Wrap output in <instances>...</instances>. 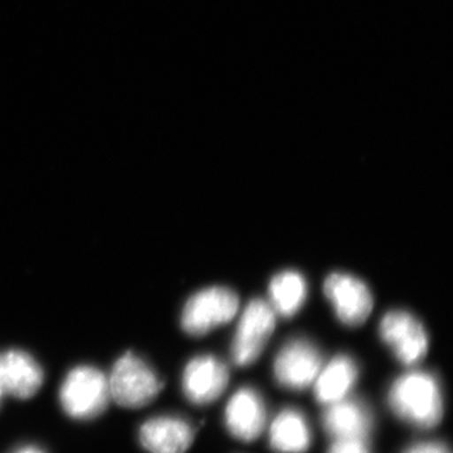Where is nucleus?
Masks as SVG:
<instances>
[{
	"label": "nucleus",
	"mask_w": 453,
	"mask_h": 453,
	"mask_svg": "<svg viewBox=\"0 0 453 453\" xmlns=\"http://www.w3.org/2000/svg\"><path fill=\"white\" fill-rule=\"evenodd\" d=\"M388 403L398 418L417 428H434L442 419L440 384L428 372H411L393 381Z\"/></svg>",
	"instance_id": "nucleus-1"
},
{
	"label": "nucleus",
	"mask_w": 453,
	"mask_h": 453,
	"mask_svg": "<svg viewBox=\"0 0 453 453\" xmlns=\"http://www.w3.org/2000/svg\"><path fill=\"white\" fill-rule=\"evenodd\" d=\"M110 398L109 380L100 369L91 365L73 368L65 375L59 389L62 410L77 421H89L101 416Z\"/></svg>",
	"instance_id": "nucleus-2"
},
{
	"label": "nucleus",
	"mask_w": 453,
	"mask_h": 453,
	"mask_svg": "<svg viewBox=\"0 0 453 453\" xmlns=\"http://www.w3.org/2000/svg\"><path fill=\"white\" fill-rule=\"evenodd\" d=\"M109 380L110 396L125 408H142L154 401L164 381L145 360L129 353L119 357Z\"/></svg>",
	"instance_id": "nucleus-3"
},
{
	"label": "nucleus",
	"mask_w": 453,
	"mask_h": 453,
	"mask_svg": "<svg viewBox=\"0 0 453 453\" xmlns=\"http://www.w3.org/2000/svg\"><path fill=\"white\" fill-rule=\"evenodd\" d=\"M240 300L231 288H208L196 292L181 314V327L193 336L205 335L214 327L229 323L237 315Z\"/></svg>",
	"instance_id": "nucleus-4"
},
{
	"label": "nucleus",
	"mask_w": 453,
	"mask_h": 453,
	"mask_svg": "<svg viewBox=\"0 0 453 453\" xmlns=\"http://www.w3.org/2000/svg\"><path fill=\"white\" fill-rule=\"evenodd\" d=\"M276 326V312L266 301H250L235 332L232 359L238 366L251 365L266 347Z\"/></svg>",
	"instance_id": "nucleus-5"
},
{
	"label": "nucleus",
	"mask_w": 453,
	"mask_h": 453,
	"mask_svg": "<svg viewBox=\"0 0 453 453\" xmlns=\"http://www.w3.org/2000/svg\"><path fill=\"white\" fill-rule=\"evenodd\" d=\"M380 334L399 362L414 365L427 356L428 338L423 325L403 310H392L381 319Z\"/></svg>",
	"instance_id": "nucleus-6"
},
{
	"label": "nucleus",
	"mask_w": 453,
	"mask_h": 453,
	"mask_svg": "<svg viewBox=\"0 0 453 453\" xmlns=\"http://www.w3.org/2000/svg\"><path fill=\"white\" fill-rule=\"evenodd\" d=\"M321 368L320 351L308 340L296 339L288 342L277 354L273 372L283 388L303 390L314 384Z\"/></svg>",
	"instance_id": "nucleus-7"
},
{
	"label": "nucleus",
	"mask_w": 453,
	"mask_h": 453,
	"mask_svg": "<svg viewBox=\"0 0 453 453\" xmlns=\"http://www.w3.org/2000/svg\"><path fill=\"white\" fill-rule=\"evenodd\" d=\"M324 291L342 324L359 326L371 315L372 297L362 280L348 273H332L325 280Z\"/></svg>",
	"instance_id": "nucleus-8"
},
{
	"label": "nucleus",
	"mask_w": 453,
	"mask_h": 453,
	"mask_svg": "<svg viewBox=\"0 0 453 453\" xmlns=\"http://www.w3.org/2000/svg\"><path fill=\"white\" fill-rule=\"evenodd\" d=\"M226 431L241 442L257 440L267 425V411L264 398L251 387L238 389L226 405Z\"/></svg>",
	"instance_id": "nucleus-9"
},
{
	"label": "nucleus",
	"mask_w": 453,
	"mask_h": 453,
	"mask_svg": "<svg viewBox=\"0 0 453 453\" xmlns=\"http://www.w3.org/2000/svg\"><path fill=\"white\" fill-rule=\"evenodd\" d=\"M229 372L225 363L213 356H201L188 363L181 387L190 403H213L228 387Z\"/></svg>",
	"instance_id": "nucleus-10"
},
{
	"label": "nucleus",
	"mask_w": 453,
	"mask_h": 453,
	"mask_svg": "<svg viewBox=\"0 0 453 453\" xmlns=\"http://www.w3.org/2000/svg\"><path fill=\"white\" fill-rule=\"evenodd\" d=\"M196 428L178 416H159L140 427L139 441L150 453H186L196 437Z\"/></svg>",
	"instance_id": "nucleus-11"
},
{
	"label": "nucleus",
	"mask_w": 453,
	"mask_h": 453,
	"mask_svg": "<svg viewBox=\"0 0 453 453\" xmlns=\"http://www.w3.org/2000/svg\"><path fill=\"white\" fill-rule=\"evenodd\" d=\"M323 427L333 440L368 441L372 431V414L368 405L359 399L344 398L325 405Z\"/></svg>",
	"instance_id": "nucleus-12"
},
{
	"label": "nucleus",
	"mask_w": 453,
	"mask_h": 453,
	"mask_svg": "<svg viewBox=\"0 0 453 453\" xmlns=\"http://www.w3.org/2000/svg\"><path fill=\"white\" fill-rule=\"evenodd\" d=\"M0 380L4 395L29 399L40 390L43 371L31 354L20 349H11L0 353Z\"/></svg>",
	"instance_id": "nucleus-13"
},
{
	"label": "nucleus",
	"mask_w": 453,
	"mask_h": 453,
	"mask_svg": "<svg viewBox=\"0 0 453 453\" xmlns=\"http://www.w3.org/2000/svg\"><path fill=\"white\" fill-rule=\"evenodd\" d=\"M311 442L309 421L295 408L282 410L268 428V446L276 453H306Z\"/></svg>",
	"instance_id": "nucleus-14"
},
{
	"label": "nucleus",
	"mask_w": 453,
	"mask_h": 453,
	"mask_svg": "<svg viewBox=\"0 0 453 453\" xmlns=\"http://www.w3.org/2000/svg\"><path fill=\"white\" fill-rule=\"evenodd\" d=\"M357 366L350 357H334L321 368L314 381V395L320 404L329 405L347 398L357 380Z\"/></svg>",
	"instance_id": "nucleus-15"
},
{
	"label": "nucleus",
	"mask_w": 453,
	"mask_h": 453,
	"mask_svg": "<svg viewBox=\"0 0 453 453\" xmlns=\"http://www.w3.org/2000/svg\"><path fill=\"white\" fill-rule=\"evenodd\" d=\"M308 295L305 279L296 271L277 273L270 283L271 306L277 314L291 318L299 312Z\"/></svg>",
	"instance_id": "nucleus-16"
},
{
	"label": "nucleus",
	"mask_w": 453,
	"mask_h": 453,
	"mask_svg": "<svg viewBox=\"0 0 453 453\" xmlns=\"http://www.w3.org/2000/svg\"><path fill=\"white\" fill-rule=\"evenodd\" d=\"M326 453H371V449L365 440H333Z\"/></svg>",
	"instance_id": "nucleus-17"
},
{
	"label": "nucleus",
	"mask_w": 453,
	"mask_h": 453,
	"mask_svg": "<svg viewBox=\"0 0 453 453\" xmlns=\"http://www.w3.org/2000/svg\"><path fill=\"white\" fill-rule=\"evenodd\" d=\"M402 453H451L442 442H418L405 447Z\"/></svg>",
	"instance_id": "nucleus-18"
},
{
	"label": "nucleus",
	"mask_w": 453,
	"mask_h": 453,
	"mask_svg": "<svg viewBox=\"0 0 453 453\" xmlns=\"http://www.w3.org/2000/svg\"><path fill=\"white\" fill-rule=\"evenodd\" d=\"M14 453H44V452L42 451L40 447H37V446H25V447H20V449H17V451Z\"/></svg>",
	"instance_id": "nucleus-19"
},
{
	"label": "nucleus",
	"mask_w": 453,
	"mask_h": 453,
	"mask_svg": "<svg viewBox=\"0 0 453 453\" xmlns=\"http://www.w3.org/2000/svg\"><path fill=\"white\" fill-rule=\"evenodd\" d=\"M3 395H4V389H3L2 380H0V401H2Z\"/></svg>",
	"instance_id": "nucleus-20"
}]
</instances>
